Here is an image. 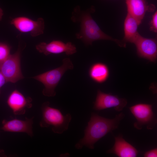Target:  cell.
<instances>
[{"mask_svg":"<svg viewBox=\"0 0 157 157\" xmlns=\"http://www.w3.org/2000/svg\"><path fill=\"white\" fill-rule=\"evenodd\" d=\"M0 72L7 82L14 83L24 78L21 69L19 50L13 54H10L3 62L0 66Z\"/></svg>","mask_w":157,"mask_h":157,"instance_id":"obj_6","label":"cell"},{"mask_svg":"<svg viewBox=\"0 0 157 157\" xmlns=\"http://www.w3.org/2000/svg\"><path fill=\"white\" fill-rule=\"evenodd\" d=\"M125 117L120 113L112 119L106 118L92 113L90 121L85 130L84 137L76 144L75 147L81 149L85 146L90 149L94 148V144L108 133L117 129L121 121Z\"/></svg>","mask_w":157,"mask_h":157,"instance_id":"obj_2","label":"cell"},{"mask_svg":"<svg viewBox=\"0 0 157 157\" xmlns=\"http://www.w3.org/2000/svg\"><path fill=\"white\" fill-rule=\"evenodd\" d=\"M90 78L95 82L102 83L106 81L109 75V70L105 64L97 63L93 64L89 71Z\"/></svg>","mask_w":157,"mask_h":157,"instance_id":"obj_16","label":"cell"},{"mask_svg":"<svg viewBox=\"0 0 157 157\" xmlns=\"http://www.w3.org/2000/svg\"><path fill=\"white\" fill-rule=\"evenodd\" d=\"M3 15V10L1 8H0V21L2 19Z\"/></svg>","mask_w":157,"mask_h":157,"instance_id":"obj_21","label":"cell"},{"mask_svg":"<svg viewBox=\"0 0 157 157\" xmlns=\"http://www.w3.org/2000/svg\"><path fill=\"white\" fill-rule=\"evenodd\" d=\"M95 11V7L93 6L85 10H82L79 6L74 8L71 19L74 23H79L80 28L79 32L75 34L76 38L86 45H92L95 41L105 40L113 41L120 47H125L126 43L122 40L114 38L101 30L91 16Z\"/></svg>","mask_w":157,"mask_h":157,"instance_id":"obj_1","label":"cell"},{"mask_svg":"<svg viewBox=\"0 0 157 157\" xmlns=\"http://www.w3.org/2000/svg\"><path fill=\"white\" fill-rule=\"evenodd\" d=\"M127 103V100L125 98H120L117 95L105 93L98 90L93 108L96 110H100L113 108L116 111L120 112L123 110Z\"/></svg>","mask_w":157,"mask_h":157,"instance_id":"obj_8","label":"cell"},{"mask_svg":"<svg viewBox=\"0 0 157 157\" xmlns=\"http://www.w3.org/2000/svg\"><path fill=\"white\" fill-rule=\"evenodd\" d=\"M140 24L136 19L127 13L124 23V35L122 40L124 42L133 43L139 33L138 28Z\"/></svg>","mask_w":157,"mask_h":157,"instance_id":"obj_15","label":"cell"},{"mask_svg":"<svg viewBox=\"0 0 157 157\" xmlns=\"http://www.w3.org/2000/svg\"><path fill=\"white\" fill-rule=\"evenodd\" d=\"M10 49L7 44L0 42V66L10 54Z\"/></svg>","mask_w":157,"mask_h":157,"instance_id":"obj_17","label":"cell"},{"mask_svg":"<svg viewBox=\"0 0 157 157\" xmlns=\"http://www.w3.org/2000/svg\"><path fill=\"white\" fill-rule=\"evenodd\" d=\"M41 110L42 117L39 123L41 127L51 126L53 132L58 134H61L67 130L72 119L70 114L63 115L59 109L50 106L48 101L42 104Z\"/></svg>","mask_w":157,"mask_h":157,"instance_id":"obj_3","label":"cell"},{"mask_svg":"<svg viewBox=\"0 0 157 157\" xmlns=\"http://www.w3.org/2000/svg\"><path fill=\"white\" fill-rule=\"evenodd\" d=\"M10 24L22 33H29L32 37H36L43 33L44 22L42 17L33 20L25 17H19L13 19Z\"/></svg>","mask_w":157,"mask_h":157,"instance_id":"obj_7","label":"cell"},{"mask_svg":"<svg viewBox=\"0 0 157 157\" xmlns=\"http://www.w3.org/2000/svg\"><path fill=\"white\" fill-rule=\"evenodd\" d=\"M32 99L30 97H26L17 90H13L9 94L7 103L15 115L24 114L27 109L32 106Z\"/></svg>","mask_w":157,"mask_h":157,"instance_id":"obj_11","label":"cell"},{"mask_svg":"<svg viewBox=\"0 0 157 157\" xmlns=\"http://www.w3.org/2000/svg\"><path fill=\"white\" fill-rule=\"evenodd\" d=\"M129 109L136 120L133 124L136 129L140 130L145 126L147 129L151 130L156 126L157 118L151 105L139 104L130 107Z\"/></svg>","mask_w":157,"mask_h":157,"instance_id":"obj_5","label":"cell"},{"mask_svg":"<svg viewBox=\"0 0 157 157\" xmlns=\"http://www.w3.org/2000/svg\"><path fill=\"white\" fill-rule=\"evenodd\" d=\"M144 157H157V148H155L146 151L144 154Z\"/></svg>","mask_w":157,"mask_h":157,"instance_id":"obj_19","label":"cell"},{"mask_svg":"<svg viewBox=\"0 0 157 157\" xmlns=\"http://www.w3.org/2000/svg\"><path fill=\"white\" fill-rule=\"evenodd\" d=\"M36 48L40 53L46 56L51 54H58L65 53L70 56L77 52L74 44L71 42L65 43L59 40H53L47 43L42 42L36 45Z\"/></svg>","mask_w":157,"mask_h":157,"instance_id":"obj_10","label":"cell"},{"mask_svg":"<svg viewBox=\"0 0 157 157\" xmlns=\"http://www.w3.org/2000/svg\"><path fill=\"white\" fill-rule=\"evenodd\" d=\"M127 13L131 15L140 24L147 11L152 12L155 7L149 4L145 0H125Z\"/></svg>","mask_w":157,"mask_h":157,"instance_id":"obj_13","label":"cell"},{"mask_svg":"<svg viewBox=\"0 0 157 157\" xmlns=\"http://www.w3.org/2000/svg\"><path fill=\"white\" fill-rule=\"evenodd\" d=\"M113 147L107 152L115 154L119 157H136L139 152L133 146L126 141L123 135L119 134L115 137Z\"/></svg>","mask_w":157,"mask_h":157,"instance_id":"obj_14","label":"cell"},{"mask_svg":"<svg viewBox=\"0 0 157 157\" xmlns=\"http://www.w3.org/2000/svg\"><path fill=\"white\" fill-rule=\"evenodd\" d=\"M62 62L60 67L32 77L44 85L42 91L44 95L48 97L55 96V88L65 72L68 70L73 69V64L69 58H64Z\"/></svg>","mask_w":157,"mask_h":157,"instance_id":"obj_4","label":"cell"},{"mask_svg":"<svg viewBox=\"0 0 157 157\" xmlns=\"http://www.w3.org/2000/svg\"><path fill=\"white\" fill-rule=\"evenodd\" d=\"M150 30L155 32H157V11L153 15L151 22Z\"/></svg>","mask_w":157,"mask_h":157,"instance_id":"obj_18","label":"cell"},{"mask_svg":"<svg viewBox=\"0 0 157 157\" xmlns=\"http://www.w3.org/2000/svg\"><path fill=\"white\" fill-rule=\"evenodd\" d=\"M6 83H7V82L5 78L2 74L0 72V94H1V87Z\"/></svg>","mask_w":157,"mask_h":157,"instance_id":"obj_20","label":"cell"},{"mask_svg":"<svg viewBox=\"0 0 157 157\" xmlns=\"http://www.w3.org/2000/svg\"><path fill=\"white\" fill-rule=\"evenodd\" d=\"M33 117H26L24 120L14 119L9 120H3L1 129L5 132L23 133L31 137L33 135Z\"/></svg>","mask_w":157,"mask_h":157,"instance_id":"obj_12","label":"cell"},{"mask_svg":"<svg viewBox=\"0 0 157 157\" xmlns=\"http://www.w3.org/2000/svg\"><path fill=\"white\" fill-rule=\"evenodd\" d=\"M136 48L137 53L140 57L155 62L157 56V42L156 38H146L139 33L133 43Z\"/></svg>","mask_w":157,"mask_h":157,"instance_id":"obj_9","label":"cell"}]
</instances>
